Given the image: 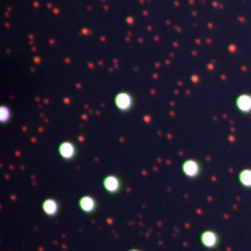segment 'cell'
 Returning a JSON list of instances; mask_svg holds the SVG:
<instances>
[{
	"label": "cell",
	"instance_id": "5",
	"mask_svg": "<svg viewBox=\"0 0 251 251\" xmlns=\"http://www.w3.org/2000/svg\"><path fill=\"white\" fill-rule=\"evenodd\" d=\"M119 179H116V177H113V176H110V177H108V179L105 180V188L106 190H109V191H116V190H119Z\"/></svg>",
	"mask_w": 251,
	"mask_h": 251
},
{
	"label": "cell",
	"instance_id": "1",
	"mask_svg": "<svg viewBox=\"0 0 251 251\" xmlns=\"http://www.w3.org/2000/svg\"><path fill=\"white\" fill-rule=\"evenodd\" d=\"M237 108L244 113L251 112V95H240L237 99Z\"/></svg>",
	"mask_w": 251,
	"mask_h": 251
},
{
	"label": "cell",
	"instance_id": "3",
	"mask_svg": "<svg viewBox=\"0 0 251 251\" xmlns=\"http://www.w3.org/2000/svg\"><path fill=\"white\" fill-rule=\"evenodd\" d=\"M116 105L120 109H128L131 106V98L127 94H120L116 98Z\"/></svg>",
	"mask_w": 251,
	"mask_h": 251
},
{
	"label": "cell",
	"instance_id": "6",
	"mask_svg": "<svg viewBox=\"0 0 251 251\" xmlns=\"http://www.w3.org/2000/svg\"><path fill=\"white\" fill-rule=\"evenodd\" d=\"M60 153H62L64 158H72V156H74V145L69 143H64L60 147Z\"/></svg>",
	"mask_w": 251,
	"mask_h": 251
},
{
	"label": "cell",
	"instance_id": "9",
	"mask_svg": "<svg viewBox=\"0 0 251 251\" xmlns=\"http://www.w3.org/2000/svg\"><path fill=\"white\" fill-rule=\"evenodd\" d=\"M44 209L46 211V214L54 215L57 212V204L54 202L53 200H48L45 204H44Z\"/></svg>",
	"mask_w": 251,
	"mask_h": 251
},
{
	"label": "cell",
	"instance_id": "2",
	"mask_svg": "<svg viewBox=\"0 0 251 251\" xmlns=\"http://www.w3.org/2000/svg\"><path fill=\"white\" fill-rule=\"evenodd\" d=\"M183 171H184V173H186L187 176H197L200 168H198L197 162L188 161L183 165Z\"/></svg>",
	"mask_w": 251,
	"mask_h": 251
},
{
	"label": "cell",
	"instance_id": "7",
	"mask_svg": "<svg viewBox=\"0 0 251 251\" xmlns=\"http://www.w3.org/2000/svg\"><path fill=\"white\" fill-rule=\"evenodd\" d=\"M81 208L84 209V211H87V212H91L94 208H95V201L92 200L91 197H84L81 200Z\"/></svg>",
	"mask_w": 251,
	"mask_h": 251
},
{
	"label": "cell",
	"instance_id": "8",
	"mask_svg": "<svg viewBox=\"0 0 251 251\" xmlns=\"http://www.w3.org/2000/svg\"><path fill=\"white\" fill-rule=\"evenodd\" d=\"M240 181H242L243 186L246 187H251V171L250 169H246L240 173Z\"/></svg>",
	"mask_w": 251,
	"mask_h": 251
},
{
	"label": "cell",
	"instance_id": "4",
	"mask_svg": "<svg viewBox=\"0 0 251 251\" xmlns=\"http://www.w3.org/2000/svg\"><path fill=\"white\" fill-rule=\"evenodd\" d=\"M216 242H218V237H216L215 233H212V232H206V233L202 234V243L208 246V247H212V246H215Z\"/></svg>",
	"mask_w": 251,
	"mask_h": 251
},
{
	"label": "cell",
	"instance_id": "10",
	"mask_svg": "<svg viewBox=\"0 0 251 251\" xmlns=\"http://www.w3.org/2000/svg\"><path fill=\"white\" fill-rule=\"evenodd\" d=\"M133 251H137V250H133Z\"/></svg>",
	"mask_w": 251,
	"mask_h": 251
}]
</instances>
